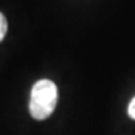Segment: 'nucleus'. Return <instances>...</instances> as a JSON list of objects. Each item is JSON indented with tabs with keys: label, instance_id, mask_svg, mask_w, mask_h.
I'll use <instances>...</instances> for the list:
<instances>
[{
	"label": "nucleus",
	"instance_id": "nucleus-1",
	"mask_svg": "<svg viewBox=\"0 0 135 135\" xmlns=\"http://www.w3.org/2000/svg\"><path fill=\"white\" fill-rule=\"evenodd\" d=\"M58 102V88L51 80L36 81L30 93L29 112L36 120H46L54 112Z\"/></svg>",
	"mask_w": 135,
	"mask_h": 135
},
{
	"label": "nucleus",
	"instance_id": "nucleus-3",
	"mask_svg": "<svg viewBox=\"0 0 135 135\" xmlns=\"http://www.w3.org/2000/svg\"><path fill=\"white\" fill-rule=\"evenodd\" d=\"M128 114H130V117L135 120V97L132 98V101L130 102V105H128Z\"/></svg>",
	"mask_w": 135,
	"mask_h": 135
},
{
	"label": "nucleus",
	"instance_id": "nucleus-2",
	"mask_svg": "<svg viewBox=\"0 0 135 135\" xmlns=\"http://www.w3.org/2000/svg\"><path fill=\"white\" fill-rule=\"evenodd\" d=\"M6 33H7V20H6V17L0 13V41L4 39Z\"/></svg>",
	"mask_w": 135,
	"mask_h": 135
}]
</instances>
